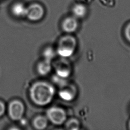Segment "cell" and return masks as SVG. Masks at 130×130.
Returning a JSON list of instances; mask_svg holds the SVG:
<instances>
[{
    "mask_svg": "<svg viewBox=\"0 0 130 130\" xmlns=\"http://www.w3.org/2000/svg\"><path fill=\"white\" fill-rule=\"evenodd\" d=\"M26 8L22 3H16L12 7V12L16 17H23L26 16Z\"/></svg>",
    "mask_w": 130,
    "mask_h": 130,
    "instance_id": "cell-11",
    "label": "cell"
},
{
    "mask_svg": "<svg viewBox=\"0 0 130 130\" xmlns=\"http://www.w3.org/2000/svg\"><path fill=\"white\" fill-rule=\"evenodd\" d=\"M43 7L39 4H34L26 8V16L31 21H38L44 15Z\"/></svg>",
    "mask_w": 130,
    "mask_h": 130,
    "instance_id": "cell-7",
    "label": "cell"
},
{
    "mask_svg": "<svg viewBox=\"0 0 130 130\" xmlns=\"http://www.w3.org/2000/svg\"><path fill=\"white\" fill-rule=\"evenodd\" d=\"M72 11L75 17L78 18L83 17L86 13V8L83 5L80 4L75 5Z\"/></svg>",
    "mask_w": 130,
    "mask_h": 130,
    "instance_id": "cell-12",
    "label": "cell"
},
{
    "mask_svg": "<svg viewBox=\"0 0 130 130\" xmlns=\"http://www.w3.org/2000/svg\"><path fill=\"white\" fill-rule=\"evenodd\" d=\"M77 95V88L72 84L66 83L60 86L59 91V96L62 100L66 101H71L73 100Z\"/></svg>",
    "mask_w": 130,
    "mask_h": 130,
    "instance_id": "cell-6",
    "label": "cell"
},
{
    "mask_svg": "<svg viewBox=\"0 0 130 130\" xmlns=\"http://www.w3.org/2000/svg\"><path fill=\"white\" fill-rule=\"evenodd\" d=\"M55 71L56 75L62 78H66L68 77L72 71V68L69 62L65 58L57 60L55 65Z\"/></svg>",
    "mask_w": 130,
    "mask_h": 130,
    "instance_id": "cell-5",
    "label": "cell"
},
{
    "mask_svg": "<svg viewBox=\"0 0 130 130\" xmlns=\"http://www.w3.org/2000/svg\"><path fill=\"white\" fill-rule=\"evenodd\" d=\"M32 101L37 105L44 106L49 104L55 94V89L50 83L45 81L35 83L29 91Z\"/></svg>",
    "mask_w": 130,
    "mask_h": 130,
    "instance_id": "cell-1",
    "label": "cell"
},
{
    "mask_svg": "<svg viewBox=\"0 0 130 130\" xmlns=\"http://www.w3.org/2000/svg\"><path fill=\"white\" fill-rule=\"evenodd\" d=\"M24 112V106L20 101L14 100L8 106V114L13 120H19L22 118Z\"/></svg>",
    "mask_w": 130,
    "mask_h": 130,
    "instance_id": "cell-4",
    "label": "cell"
},
{
    "mask_svg": "<svg viewBox=\"0 0 130 130\" xmlns=\"http://www.w3.org/2000/svg\"><path fill=\"white\" fill-rule=\"evenodd\" d=\"M51 61L44 59L37 66V70L39 74L42 76L47 75L51 71Z\"/></svg>",
    "mask_w": 130,
    "mask_h": 130,
    "instance_id": "cell-9",
    "label": "cell"
},
{
    "mask_svg": "<svg viewBox=\"0 0 130 130\" xmlns=\"http://www.w3.org/2000/svg\"><path fill=\"white\" fill-rule=\"evenodd\" d=\"M66 128L68 130H78L80 128V123L76 119H71L66 123Z\"/></svg>",
    "mask_w": 130,
    "mask_h": 130,
    "instance_id": "cell-13",
    "label": "cell"
},
{
    "mask_svg": "<svg viewBox=\"0 0 130 130\" xmlns=\"http://www.w3.org/2000/svg\"><path fill=\"white\" fill-rule=\"evenodd\" d=\"M62 27L63 30L68 33L74 32L78 27V22L75 17H70L64 19Z\"/></svg>",
    "mask_w": 130,
    "mask_h": 130,
    "instance_id": "cell-8",
    "label": "cell"
},
{
    "mask_svg": "<svg viewBox=\"0 0 130 130\" xmlns=\"http://www.w3.org/2000/svg\"><path fill=\"white\" fill-rule=\"evenodd\" d=\"M5 110H6V107H5V104L2 102L0 101V117L4 114L5 112Z\"/></svg>",
    "mask_w": 130,
    "mask_h": 130,
    "instance_id": "cell-16",
    "label": "cell"
},
{
    "mask_svg": "<svg viewBox=\"0 0 130 130\" xmlns=\"http://www.w3.org/2000/svg\"><path fill=\"white\" fill-rule=\"evenodd\" d=\"M124 34L126 39L130 42V23L126 25L124 30Z\"/></svg>",
    "mask_w": 130,
    "mask_h": 130,
    "instance_id": "cell-15",
    "label": "cell"
},
{
    "mask_svg": "<svg viewBox=\"0 0 130 130\" xmlns=\"http://www.w3.org/2000/svg\"><path fill=\"white\" fill-rule=\"evenodd\" d=\"M55 52L51 47H48L44 51L43 56L44 57V59L51 61V60L55 57Z\"/></svg>",
    "mask_w": 130,
    "mask_h": 130,
    "instance_id": "cell-14",
    "label": "cell"
},
{
    "mask_svg": "<svg viewBox=\"0 0 130 130\" xmlns=\"http://www.w3.org/2000/svg\"><path fill=\"white\" fill-rule=\"evenodd\" d=\"M47 118L53 124L61 125L65 122L67 115L64 110L62 108L53 107L47 110Z\"/></svg>",
    "mask_w": 130,
    "mask_h": 130,
    "instance_id": "cell-3",
    "label": "cell"
},
{
    "mask_svg": "<svg viewBox=\"0 0 130 130\" xmlns=\"http://www.w3.org/2000/svg\"><path fill=\"white\" fill-rule=\"evenodd\" d=\"M129 129H130V121H129Z\"/></svg>",
    "mask_w": 130,
    "mask_h": 130,
    "instance_id": "cell-17",
    "label": "cell"
},
{
    "mask_svg": "<svg viewBox=\"0 0 130 130\" xmlns=\"http://www.w3.org/2000/svg\"><path fill=\"white\" fill-rule=\"evenodd\" d=\"M34 127L37 129H44L48 125L47 118L44 116H38L35 117L32 122Z\"/></svg>",
    "mask_w": 130,
    "mask_h": 130,
    "instance_id": "cell-10",
    "label": "cell"
},
{
    "mask_svg": "<svg viewBox=\"0 0 130 130\" xmlns=\"http://www.w3.org/2000/svg\"><path fill=\"white\" fill-rule=\"evenodd\" d=\"M77 46L76 39L72 36L62 37L58 42L56 52L62 58H67L73 55Z\"/></svg>",
    "mask_w": 130,
    "mask_h": 130,
    "instance_id": "cell-2",
    "label": "cell"
}]
</instances>
